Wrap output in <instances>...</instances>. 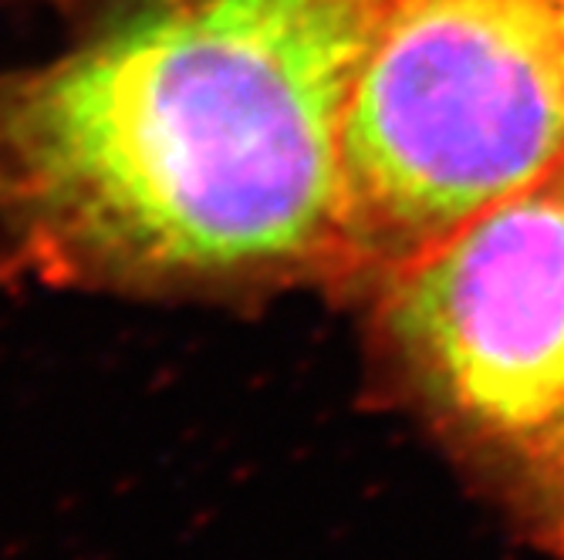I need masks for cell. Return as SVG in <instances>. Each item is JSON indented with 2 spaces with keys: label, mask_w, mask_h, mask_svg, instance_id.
Listing matches in <instances>:
<instances>
[{
  "label": "cell",
  "mask_w": 564,
  "mask_h": 560,
  "mask_svg": "<svg viewBox=\"0 0 564 560\" xmlns=\"http://www.w3.org/2000/svg\"><path fill=\"white\" fill-rule=\"evenodd\" d=\"M389 0H65L0 65V257L44 287L341 290V135Z\"/></svg>",
  "instance_id": "obj_1"
},
{
  "label": "cell",
  "mask_w": 564,
  "mask_h": 560,
  "mask_svg": "<svg viewBox=\"0 0 564 560\" xmlns=\"http://www.w3.org/2000/svg\"><path fill=\"white\" fill-rule=\"evenodd\" d=\"M554 14H557V28H561V44H564V0H554Z\"/></svg>",
  "instance_id": "obj_4"
},
{
  "label": "cell",
  "mask_w": 564,
  "mask_h": 560,
  "mask_svg": "<svg viewBox=\"0 0 564 560\" xmlns=\"http://www.w3.org/2000/svg\"><path fill=\"white\" fill-rule=\"evenodd\" d=\"M564 160L554 0H389L341 135L345 297Z\"/></svg>",
  "instance_id": "obj_3"
},
{
  "label": "cell",
  "mask_w": 564,
  "mask_h": 560,
  "mask_svg": "<svg viewBox=\"0 0 564 560\" xmlns=\"http://www.w3.org/2000/svg\"><path fill=\"white\" fill-rule=\"evenodd\" d=\"M376 392L564 560V160L362 290Z\"/></svg>",
  "instance_id": "obj_2"
}]
</instances>
